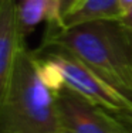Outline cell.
Here are the masks:
<instances>
[{"label": "cell", "instance_id": "cell-1", "mask_svg": "<svg viewBox=\"0 0 132 133\" xmlns=\"http://www.w3.org/2000/svg\"><path fill=\"white\" fill-rule=\"evenodd\" d=\"M43 43L73 52L132 101V31L121 20L88 21L71 27L51 23Z\"/></svg>", "mask_w": 132, "mask_h": 133}, {"label": "cell", "instance_id": "cell-2", "mask_svg": "<svg viewBox=\"0 0 132 133\" xmlns=\"http://www.w3.org/2000/svg\"><path fill=\"white\" fill-rule=\"evenodd\" d=\"M58 128L55 92L43 81L36 52L23 43L0 105V133H58Z\"/></svg>", "mask_w": 132, "mask_h": 133}, {"label": "cell", "instance_id": "cell-3", "mask_svg": "<svg viewBox=\"0 0 132 133\" xmlns=\"http://www.w3.org/2000/svg\"><path fill=\"white\" fill-rule=\"evenodd\" d=\"M34 52L47 59L55 68L61 78L62 87L70 88L87 101L105 108L112 113L132 110V101L129 98L104 81L68 50L43 43L41 48Z\"/></svg>", "mask_w": 132, "mask_h": 133}, {"label": "cell", "instance_id": "cell-4", "mask_svg": "<svg viewBox=\"0 0 132 133\" xmlns=\"http://www.w3.org/2000/svg\"><path fill=\"white\" fill-rule=\"evenodd\" d=\"M58 133H132L115 113L87 101L67 87L55 92Z\"/></svg>", "mask_w": 132, "mask_h": 133}, {"label": "cell", "instance_id": "cell-5", "mask_svg": "<svg viewBox=\"0 0 132 133\" xmlns=\"http://www.w3.org/2000/svg\"><path fill=\"white\" fill-rule=\"evenodd\" d=\"M24 37L20 33L16 0H3L0 6V105L7 92L16 59Z\"/></svg>", "mask_w": 132, "mask_h": 133}, {"label": "cell", "instance_id": "cell-6", "mask_svg": "<svg viewBox=\"0 0 132 133\" xmlns=\"http://www.w3.org/2000/svg\"><path fill=\"white\" fill-rule=\"evenodd\" d=\"M16 3L18 27L24 38L41 21L51 24L61 20L60 0H16Z\"/></svg>", "mask_w": 132, "mask_h": 133}, {"label": "cell", "instance_id": "cell-7", "mask_svg": "<svg viewBox=\"0 0 132 133\" xmlns=\"http://www.w3.org/2000/svg\"><path fill=\"white\" fill-rule=\"evenodd\" d=\"M122 16L124 13L119 0H81L57 24L61 27H71L88 21L121 20Z\"/></svg>", "mask_w": 132, "mask_h": 133}, {"label": "cell", "instance_id": "cell-8", "mask_svg": "<svg viewBox=\"0 0 132 133\" xmlns=\"http://www.w3.org/2000/svg\"><path fill=\"white\" fill-rule=\"evenodd\" d=\"M81 0H60V13H61V18L65 14H68L75 6L80 3Z\"/></svg>", "mask_w": 132, "mask_h": 133}, {"label": "cell", "instance_id": "cell-9", "mask_svg": "<svg viewBox=\"0 0 132 133\" xmlns=\"http://www.w3.org/2000/svg\"><path fill=\"white\" fill-rule=\"evenodd\" d=\"M115 116L132 132V110H125V112L115 113Z\"/></svg>", "mask_w": 132, "mask_h": 133}, {"label": "cell", "instance_id": "cell-10", "mask_svg": "<svg viewBox=\"0 0 132 133\" xmlns=\"http://www.w3.org/2000/svg\"><path fill=\"white\" fill-rule=\"evenodd\" d=\"M121 21H122V23H124L128 28H129L131 31H132V9H131L129 11H127V13H125L124 16H122Z\"/></svg>", "mask_w": 132, "mask_h": 133}, {"label": "cell", "instance_id": "cell-11", "mask_svg": "<svg viewBox=\"0 0 132 133\" xmlns=\"http://www.w3.org/2000/svg\"><path fill=\"white\" fill-rule=\"evenodd\" d=\"M119 4H121V10L122 13H127L132 9V0H119Z\"/></svg>", "mask_w": 132, "mask_h": 133}, {"label": "cell", "instance_id": "cell-12", "mask_svg": "<svg viewBox=\"0 0 132 133\" xmlns=\"http://www.w3.org/2000/svg\"><path fill=\"white\" fill-rule=\"evenodd\" d=\"M2 3H3V0H0V6H2Z\"/></svg>", "mask_w": 132, "mask_h": 133}]
</instances>
